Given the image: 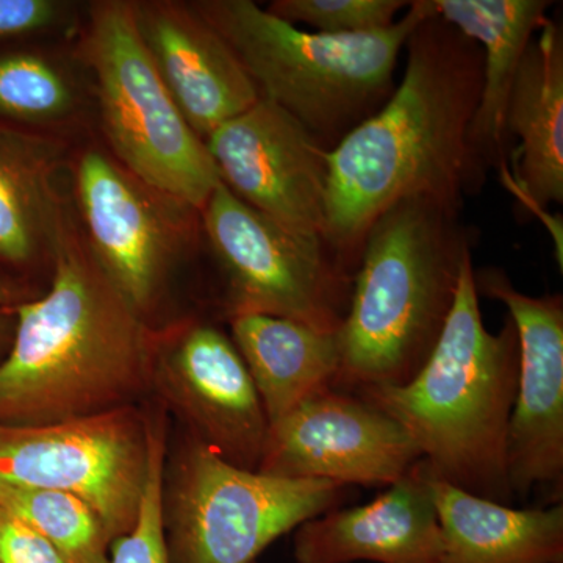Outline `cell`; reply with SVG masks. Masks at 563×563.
<instances>
[{"instance_id":"1","label":"cell","mask_w":563,"mask_h":563,"mask_svg":"<svg viewBox=\"0 0 563 563\" xmlns=\"http://www.w3.org/2000/svg\"><path fill=\"white\" fill-rule=\"evenodd\" d=\"M404 49L406 70L390 98L328 154L324 240L354 269L366 232L393 203L428 196L462 207L481 185L470 150L481 47L433 11Z\"/></svg>"},{"instance_id":"2","label":"cell","mask_w":563,"mask_h":563,"mask_svg":"<svg viewBox=\"0 0 563 563\" xmlns=\"http://www.w3.org/2000/svg\"><path fill=\"white\" fill-rule=\"evenodd\" d=\"M51 285L14 307L0 358V426H40L139 406L152 393L154 329L102 272L70 213Z\"/></svg>"},{"instance_id":"3","label":"cell","mask_w":563,"mask_h":563,"mask_svg":"<svg viewBox=\"0 0 563 563\" xmlns=\"http://www.w3.org/2000/svg\"><path fill=\"white\" fill-rule=\"evenodd\" d=\"M462 207L415 196L393 203L363 240L352 277L333 388L399 387L442 335L463 265L472 258Z\"/></svg>"},{"instance_id":"4","label":"cell","mask_w":563,"mask_h":563,"mask_svg":"<svg viewBox=\"0 0 563 563\" xmlns=\"http://www.w3.org/2000/svg\"><path fill=\"white\" fill-rule=\"evenodd\" d=\"M518 363L512 320L496 333L485 328L470 258L446 325L420 372L399 387L355 393L401 422L433 479L512 506L507 437Z\"/></svg>"},{"instance_id":"5","label":"cell","mask_w":563,"mask_h":563,"mask_svg":"<svg viewBox=\"0 0 563 563\" xmlns=\"http://www.w3.org/2000/svg\"><path fill=\"white\" fill-rule=\"evenodd\" d=\"M191 3L235 52L261 98L329 151L390 98L407 40L433 13L431 0H420L384 31L325 35L301 31L251 0Z\"/></svg>"},{"instance_id":"6","label":"cell","mask_w":563,"mask_h":563,"mask_svg":"<svg viewBox=\"0 0 563 563\" xmlns=\"http://www.w3.org/2000/svg\"><path fill=\"white\" fill-rule=\"evenodd\" d=\"M79 57L95 79L107 151L151 187L201 211L222 184L220 173L152 63L133 0L88 7Z\"/></svg>"},{"instance_id":"7","label":"cell","mask_w":563,"mask_h":563,"mask_svg":"<svg viewBox=\"0 0 563 563\" xmlns=\"http://www.w3.org/2000/svg\"><path fill=\"white\" fill-rule=\"evenodd\" d=\"M351 492L239 468L185 432L163 473L169 563H257L277 539L342 506Z\"/></svg>"},{"instance_id":"8","label":"cell","mask_w":563,"mask_h":563,"mask_svg":"<svg viewBox=\"0 0 563 563\" xmlns=\"http://www.w3.org/2000/svg\"><path fill=\"white\" fill-rule=\"evenodd\" d=\"M201 228L224 280L225 317L261 313L339 332L355 269L322 236L284 228L220 185Z\"/></svg>"},{"instance_id":"9","label":"cell","mask_w":563,"mask_h":563,"mask_svg":"<svg viewBox=\"0 0 563 563\" xmlns=\"http://www.w3.org/2000/svg\"><path fill=\"white\" fill-rule=\"evenodd\" d=\"M74 213L96 262L146 320L199 239L201 211L151 187L101 147L69 158Z\"/></svg>"},{"instance_id":"10","label":"cell","mask_w":563,"mask_h":563,"mask_svg":"<svg viewBox=\"0 0 563 563\" xmlns=\"http://www.w3.org/2000/svg\"><path fill=\"white\" fill-rule=\"evenodd\" d=\"M150 470V415L139 406L40 426H0V483L68 493L111 543L135 525Z\"/></svg>"},{"instance_id":"11","label":"cell","mask_w":563,"mask_h":563,"mask_svg":"<svg viewBox=\"0 0 563 563\" xmlns=\"http://www.w3.org/2000/svg\"><path fill=\"white\" fill-rule=\"evenodd\" d=\"M151 387L188 435L257 472L269 422L231 335L202 320L154 331Z\"/></svg>"},{"instance_id":"12","label":"cell","mask_w":563,"mask_h":563,"mask_svg":"<svg viewBox=\"0 0 563 563\" xmlns=\"http://www.w3.org/2000/svg\"><path fill=\"white\" fill-rule=\"evenodd\" d=\"M477 295L506 307L517 329L520 363L509 437L507 473L515 501L542 493L547 506L563 496V299L529 296L501 269L474 272Z\"/></svg>"},{"instance_id":"13","label":"cell","mask_w":563,"mask_h":563,"mask_svg":"<svg viewBox=\"0 0 563 563\" xmlns=\"http://www.w3.org/2000/svg\"><path fill=\"white\" fill-rule=\"evenodd\" d=\"M422 459L410 433L357 393H317L272 422L258 473L390 487Z\"/></svg>"},{"instance_id":"14","label":"cell","mask_w":563,"mask_h":563,"mask_svg":"<svg viewBox=\"0 0 563 563\" xmlns=\"http://www.w3.org/2000/svg\"><path fill=\"white\" fill-rule=\"evenodd\" d=\"M222 185L284 228L322 236L329 150L276 103L258 99L206 141Z\"/></svg>"},{"instance_id":"15","label":"cell","mask_w":563,"mask_h":563,"mask_svg":"<svg viewBox=\"0 0 563 563\" xmlns=\"http://www.w3.org/2000/svg\"><path fill=\"white\" fill-rule=\"evenodd\" d=\"M133 11L166 90L203 143L261 99L235 52L191 2L133 0Z\"/></svg>"},{"instance_id":"16","label":"cell","mask_w":563,"mask_h":563,"mask_svg":"<svg viewBox=\"0 0 563 563\" xmlns=\"http://www.w3.org/2000/svg\"><path fill=\"white\" fill-rule=\"evenodd\" d=\"M296 563H440L442 532L421 461L365 506L336 507L299 526Z\"/></svg>"},{"instance_id":"17","label":"cell","mask_w":563,"mask_h":563,"mask_svg":"<svg viewBox=\"0 0 563 563\" xmlns=\"http://www.w3.org/2000/svg\"><path fill=\"white\" fill-rule=\"evenodd\" d=\"M68 165L60 136L0 122V262L10 268L52 266L73 213L58 184Z\"/></svg>"},{"instance_id":"18","label":"cell","mask_w":563,"mask_h":563,"mask_svg":"<svg viewBox=\"0 0 563 563\" xmlns=\"http://www.w3.org/2000/svg\"><path fill=\"white\" fill-rule=\"evenodd\" d=\"M440 20L474 41L483 54V90L470 129V150L481 184L506 162L507 106L515 76L536 33L547 24L548 0H431Z\"/></svg>"},{"instance_id":"19","label":"cell","mask_w":563,"mask_h":563,"mask_svg":"<svg viewBox=\"0 0 563 563\" xmlns=\"http://www.w3.org/2000/svg\"><path fill=\"white\" fill-rule=\"evenodd\" d=\"M517 136V190L533 209L563 201V35L548 21L529 43L506 114Z\"/></svg>"},{"instance_id":"20","label":"cell","mask_w":563,"mask_h":563,"mask_svg":"<svg viewBox=\"0 0 563 563\" xmlns=\"http://www.w3.org/2000/svg\"><path fill=\"white\" fill-rule=\"evenodd\" d=\"M442 532L440 563H563V506L517 509L429 474Z\"/></svg>"},{"instance_id":"21","label":"cell","mask_w":563,"mask_h":563,"mask_svg":"<svg viewBox=\"0 0 563 563\" xmlns=\"http://www.w3.org/2000/svg\"><path fill=\"white\" fill-rule=\"evenodd\" d=\"M229 322L269 424L335 385L342 365L336 332L261 313L236 314Z\"/></svg>"},{"instance_id":"22","label":"cell","mask_w":563,"mask_h":563,"mask_svg":"<svg viewBox=\"0 0 563 563\" xmlns=\"http://www.w3.org/2000/svg\"><path fill=\"white\" fill-rule=\"evenodd\" d=\"M80 111L79 84L60 58L33 51L0 55V122L54 133Z\"/></svg>"},{"instance_id":"23","label":"cell","mask_w":563,"mask_h":563,"mask_svg":"<svg viewBox=\"0 0 563 563\" xmlns=\"http://www.w3.org/2000/svg\"><path fill=\"white\" fill-rule=\"evenodd\" d=\"M0 507L49 540L70 563L109 562V533L95 510L76 496L0 483Z\"/></svg>"},{"instance_id":"24","label":"cell","mask_w":563,"mask_h":563,"mask_svg":"<svg viewBox=\"0 0 563 563\" xmlns=\"http://www.w3.org/2000/svg\"><path fill=\"white\" fill-rule=\"evenodd\" d=\"M150 415V470L135 525L110 544L107 563H169L163 537L162 492L168 443L163 412Z\"/></svg>"},{"instance_id":"25","label":"cell","mask_w":563,"mask_h":563,"mask_svg":"<svg viewBox=\"0 0 563 563\" xmlns=\"http://www.w3.org/2000/svg\"><path fill=\"white\" fill-rule=\"evenodd\" d=\"M409 5L404 0H274L266 10L288 24L301 22L325 35H357L391 27Z\"/></svg>"},{"instance_id":"26","label":"cell","mask_w":563,"mask_h":563,"mask_svg":"<svg viewBox=\"0 0 563 563\" xmlns=\"http://www.w3.org/2000/svg\"><path fill=\"white\" fill-rule=\"evenodd\" d=\"M70 16L73 3L63 0H0V40L57 31Z\"/></svg>"},{"instance_id":"27","label":"cell","mask_w":563,"mask_h":563,"mask_svg":"<svg viewBox=\"0 0 563 563\" xmlns=\"http://www.w3.org/2000/svg\"><path fill=\"white\" fill-rule=\"evenodd\" d=\"M0 563H70L58 548L0 507Z\"/></svg>"},{"instance_id":"28","label":"cell","mask_w":563,"mask_h":563,"mask_svg":"<svg viewBox=\"0 0 563 563\" xmlns=\"http://www.w3.org/2000/svg\"><path fill=\"white\" fill-rule=\"evenodd\" d=\"M25 301L24 288L16 280L0 279V357L10 350L11 340H13L14 307Z\"/></svg>"}]
</instances>
